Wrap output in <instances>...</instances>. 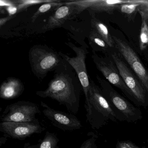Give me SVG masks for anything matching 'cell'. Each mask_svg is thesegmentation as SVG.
I'll return each instance as SVG.
<instances>
[{"label":"cell","mask_w":148,"mask_h":148,"mask_svg":"<svg viewBox=\"0 0 148 148\" xmlns=\"http://www.w3.org/2000/svg\"><path fill=\"white\" fill-rule=\"evenodd\" d=\"M111 57L118 70L119 74L126 86L132 93L136 106L146 108L148 106V93L136 76L116 53H112Z\"/></svg>","instance_id":"cell-4"},{"label":"cell","mask_w":148,"mask_h":148,"mask_svg":"<svg viewBox=\"0 0 148 148\" xmlns=\"http://www.w3.org/2000/svg\"><path fill=\"white\" fill-rule=\"evenodd\" d=\"M40 144V140H39L38 143L36 144L31 145L30 143H26L23 148H39Z\"/></svg>","instance_id":"cell-27"},{"label":"cell","mask_w":148,"mask_h":148,"mask_svg":"<svg viewBox=\"0 0 148 148\" xmlns=\"http://www.w3.org/2000/svg\"><path fill=\"white\" fill-rule=\"evenodd\" d=\"M77 14L75 6L70 2L65 5L58 8L54 13L49 17L46 25L43 27L45 31L60 27L73 14Z\"/></svg>","instance_id":"cell-13"},{"label":"cell","mask_w":148,"mask_h":148,"mask_svg":"<svg viewBox=\"0 0 148 148\" xmlns=\"http://www.w3.org/2000/svg\"><path fill=\"white\" fill-rule=\"evenodd\" d=\"M6 9L10 16L14 15L18 12V6L16 5L7 7Z\"/></svg>","instance_id":"cell-25"},{"label":"cell","mask_w":148,"mask_h":148,"mask_svg":"<svg viewBox=\"0 0 148 148\" xmlns=\"http://www.w3.org/2000/svg\"><path fill=\"white\" fill-rule=\"evenodd\" d=\"M80 86L77 85L67 73H57L48 84L46 90L36 94L42 98H50L73 114L78 112L80 104Z\"/></svg>","instance_id":"cell-1"},{"label":"cell","mask_w":148,"mask_h":148,"mask_svg":"<svg viewBox=\"0 0 148 148\" xmlns=\"http://www.w3.org/2000/svg\"><path fill=\"white\" fill-rule=\"evenodd\" d=\"M141 29L139 35V48L140 50L144 51L148 47V24L145 20L141 19Z\"/></svg>","instance_id":"cell-19"},{"label":"cell","mask_w":148,"mask_h":148,"mask_svg":"<svg viewBox=\"0 0 148 148\" xmlns=\"http://www.w3.org/2000/svg\"><path fill=\"white\" fill-rule=\"evenodd\" d=\"M45 130L37 119L31 122H6L0 123V132L4 136L22 141L35 134H40Z\"/></svg>","instance_id":"cell-9"},{"label":"cell","mask_w":148,"mask_h":148,"mask_svg":"<svg viewBox=\"0 0 148 148\" xmlns=\"http://www.w3.org/2000/svg\"><path fill=\"white\" fill-rule=\"evenodd\" d=\"M103 94L110 106L117 120L135 123L143 119L139 108L134 106L126 99L116 91L108 81L97 76Z\"/></svg>","instance_id":"cell-3"},{"label":"cell","mask_w":148,"mask_h":148,"mask_svg":"<svg viewBox=\"0 0 148 148\" xmlns=\"http://www.w3.org/2000/svg\"><path fill=\"white\" fill-rule=\"evenodd\" d=\"M40 111L38 105L29 101H20L8 105L1 116V122H31L37 119Z\"/></svg>","instance_id":"cell-6"},{"label":"cell","mask_w":148,"mask_h":148,"mask_svg":"<svg viewBox=\"0 0 148 148\" xmlns=\"http://www.w3.org/2000/svg\"><path fill=\"white\" fill-rule=\"evenodd\" d=\"M40 105L43 114L58 129L63 131H73L82 128L80 120L73 114L53 109L42 101Z\"/></svg>","instance_id":"cell-11"},{"label":"cell","mask_w":148,"mask_h":148,"mask_svg":"<svg viewBox=\"0 0 148 148\" xmlns=\"http://www.w3.org/2000/svg\"><path fill=\"white\" fill-rule=\"evenodd\" d=\"M16 5V1H1V6L7 7Z\"/></svg>","instance_id":"cell-26"},{"label":"cell","mask_w":148,"mask_h":148,"mask_svg":"<svg viewBox=\"0 0 148 148\" xmlns=\"http://www.w3.org/2000/svg\"><path fill=\"white\" fill-rule=\"evenodd\" d=\"M68 45L75 52L76 56L71 58L61 52L59 54L76 71L85 96V103H86L88 101V93L90 88V82L85 63L87 51L86 48L77 47L71 43Z\"/></svg>","instance_id":"cell-10"},{"label":"cell","mask_w":148,"mask_h":148,"mask_svg":"<svg viewBox=\"0 0 148 148\" xmlns=\"http://www.w3.org/2000/svg\"><path fill=\"white\" fill-rule=\"evenodd\" d=\"M7 141V137L4 136V137L1 138H0V146H1L2 145L4 144Z\"/></svg>","instance_id":"cell-29"},{"label":"cell","mask_w":148,"mask_h":148,"mask_svg":"<svg viewBox=\"0 0 148 148\" xmlns=\"http://www.w3.org/2000/svg\"><path fill=\"white\" fill-rule=\"evenodd\" d=\"M92 60L97 68L107 81L119 89L129 99L136 105V102L132 93L126 86L121 77L113 60L108 58H103L93 53Z\"/></svg>","instance_id":"cell-7"},{"label":"cell","mask_w":148,"mask_h":148,"mask_svg":"<svg viewBox=\"0 0 148 148\" xmlns=\"http://www.w3.org/2000/svg\"><path fill=\"white\" fill-rule=\"evenodd\" d=\"M56 0H19L16 1V5L18 6V12L23 11L28 7L38 4H45L53 2Z\"/></svg>","instance_id":"cell-20"},{"label":"cell","mask_w":148,"mask_h":148,"mask_svg":"<svg viewBox=\"0 0 148 148\" xmlns=\"http://www.w3.org/2000/svg\"><path fill=\"white\" fill-rule=\"evenodd\" d=\"M60 1H59L58 0H56L55 1L53 2H50V3H45L43 4L38 9V11L36 13L34 14L32 18L33 22L35 21L36 19L40 16L42 14L47 12L48 11H50L51 9H52L53 8H56L57 7L61 6L62 4L60 3Z\"/></svg>","instance_id":"cell-21"},{"label":"cell","mask_w":148,"mask_h":148,"mask_svg":"<svg viewBox=\"0 0 148 148\" xmlns=\"http://www.w3.org/2000/svg\"><path fill=\"white\" fill-rule=\"evenodd\" d=\"M131 1L120 0H86L78 1L77 5L81 12L87 8L96 12H106L112 14L117 10L119 5L129 3Z\"/></svg>","instance_id":"cell-12"},{"label":"cell","mask_w":148,"mask_h":148,"mask_svg":"<svg viewBox=\"0 0 148 148\" xmlns=\"http://www.w3.org/2000/svg\"><path fill=\"white\" fill-rule=\"evenodd\" d=\"M116 49L124 58L148 93V72L137 54L123 40L113 36Z\"/></svg>","instance_id":"cell-8"},{"label":"cell","mask_w":148,"mask_h":148,"mask_svg":"<svg viewBox=\"0 0 148 148\" xmlns=\"http://www.w3.org/2000/svg\"><path fill=\"white\" fill-rule=\"evenodd\" d=\"M143 1L144 0H131L129 3L119 5L117 11L127 18L129 21H134L138 8Z\"/></svg>","instance_id":"cell-15"},{"label":"cell","mask_w":148,"mask_h":148,"mask_svg":"<svg viewBox=\"0 0 148 148\" xmlns=\"http://www.w3.org/2000/svg\"><path fill=\"white\" fill-rule=\"evenodd\" d=\"M39 148H59V139L54 133L49 131L46 132L43 139H40Z\"/></svg>","instance_id":"cell-18"},{"label":"cell","mask_w":148,"mask_h":148,"mask_svg":"<svg viewBox=\"0 0 148 148\" xmlns=\"http://www.w3.org/2000/svg\"><path fill=\"white\" fill-rule=\"evenodd\" d=\"M138 13L141 19L145 20L148 24V0H144L138 8Z\"/></svg>","instance_id":"cell-22"},{"label":"cell","mask_w":148,"mask_h":148,"mask_svg":"<svg viewBox=\"0 0 148 148\" xmlns=\"http://www.w3.org/2000/svg\"><path fill=\"white\" fill-rule=\"evenodd\" d=\"M89 40L92 47L96 51L106 53L111 48L104 40L92 29L90 32Z\"/></svg>","instance_id":"cell-17"},{"label":"cell","mask_w":148,"mask_h":148,"mask_svg":"<svg viewBox=\"0 0 148 148\" xmlns=\"http://www.w3.org/2000/svg\"><path fill=\"white\" fill-rule=\"evenodd\" d=\"M86 122L93 130H99L110 121H117L115 114L105 97L101 88L90 82L88 101L85 104Z\"/></svg>","instance_id":"cell-2"},{"label":"cell","mask_w":148,"mask_h":148,"mask_svg":"<svg viewBox=\"0 0 148 148\" xmlns=\"http://www.w3.org/2000/svg\"><path fill=\"white\" fill-rule=\"evenodd\" d=\"M30 64L33 72L37 77H44L48 72L58 66V55L51 49L34 47L29 53Z\"/></svg>","instance_id":"cell-5"},{"label":"cell","mask_w":148,"mask_h":148,"mask_svg":"<svg viewBox=\"0 0 148 148\" xmlns=\"http://www.w3.org/2000/svg\"><path fill=\"white\" fill-rule=\"evenodd\" d=\"M25 90L22 82L15 78H8L0 88V97L5 100L14 99L20 96Z\"/></svg>","instance_id":"cell-14"},{"label":"cell","mask_w":148,"mask_h":148,"mask_svg":"<svg viewBox=\"0 0 148 148\" xmlns=\"http://www.w3.org/2000/svg\"><path fill=\"white\" fill-rule=\"evenodd\" d=\"M147 142L148 143V139L147 140Z\"/></svg>","instance_id":"cell-30"},{"label":"cell","mask_w":148,"mask_h":148,"mask_svg":"<svg viewBox=\"0 0 148 148\" xmlns=\"http://www.w3.org/2000/svg\"><path fill=\"white\" fill-rule=\"evenodd\" d=\"M10 18H11L10 17H6V18H4L1 19V20H0V25H1V27L2 26V25H4V24L6 22V21L9 20L10 19Z\"/></svg>","instance_id":"cell-28"},{"label":"cell","mask_w":148,"mask_h":148,"mask_svg":"<svg viewBox=\"0 0 148 148\" xmlns=\"http://www.w3.org/2000/svg\"><path fill=\"white\" fill-rule=\"evenodd\" d=\"M92 29L96 31L108 44L111 48L115 47V42L108 27L103 22L96 18H92L91 21Z\"/></svg>","instance_id":"cell-16"},{"label":"cell","mask_w":148,"mask_h":148,"mask_svg":"<svg viewBox=\"0 0 148 148\" xmlns=\"http://www.w3.org/2000/svg\"><path fill=\"white\" fill-rule=\"evenodd\" d=\"M97 137L96 135L93 134L90 138L84 141L79 148H97L96 143Z\"/></svg>","instance_id":"cell-23"},{"label":"cell","mask_w":148,"mask_h":148,"mask_svg":"<svg viewBox=\"0 0 148 148\" xmlns=\"http://www.w3.org/2000/svg\"><path fill=\"white\" fill-rule=\"evenodd\" d=\"M116 148H147L145 146L141 147L130 140L118 141Z\"/></svg>","instance_id":"cell-24"}]
</instances>
